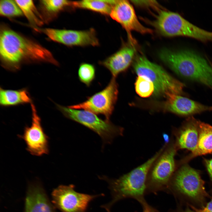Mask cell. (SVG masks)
Masks as SVG:
<instances>
[{
	"instance_id": "83f0119b",
	"label": "cell",
	"mask_w": 212,
	"mask_h": 212,
	"mask_svg": "<svg viewBox=\"0 0 212 212\" xmlns=\"http://www.w3.org/2000/svg\"><path fill=\"white\" fill-rule=\"evenodd\" d=\"M140 203L143 209V212H157L156 210L149 205L145 200Z\"/></svg>"
},
{
	"instance_id": "cb8c5ba5",
	"label": "cell",
	"mask_w": 212,
	"mask_h": 212,
	"mask_svg": "<svg viewBox=\"0 0 212 212\" xmlns=\"http://www.w3.org/2000/svg\"><path fill=\"white\" fill-rule=\"evenodd\" d=\"M96 69L92 64L83 62L80 65L78 75L80 81L89 87L95 77Z\"/></svg>"
},
{
	"instance_id": "6da1fadb",
	"label": "cell",
	"mask_w": 212,
	"mask_h": 212,
	"mask_svg": "<svg viewBox=\"0 0 212 212\" xmlns=\"http://www.w3.org/2000/svg\"><path fill=\"white\" fill-rule=\"evenodd\" d=\"M0 57L3 67L12 71L19 69L27 62H44L59 65L48 50L4 25L0 28Z\"/></svg>"
},
{
	"instance_id": "5bb4252c",
	"label": "cell",
	"mask_w": 212,
	"mask_h": 212,
	"mask_svg": "<svg viewBox=\"0 0 212 212\" xmlns=\"http://www.w3.org/2000/svg\"><path fill=\"white\" fill-rule=\"evenodd\" d=\"M162 104V109L181 116H186L212 110V106L205 105L180 95L171 94Z\"/></svg>"
},
{
	"instance_id": "ffe728a7",
	"label": "cell",
	"mask_w": 212,
	"mask_h": 212,
	"mask_svg": "<svg viewBox=\"0 0 212 212\" xmlns=\"http://www.w3.org/2000/svg\"><path fill=\"white\" fill-rule=\"evenodd\" d=\"M74 8L89 10L103 15H110L111 0H84L73 1Z\"/></svg>"
},
{
	"instance_id": "7402d4cb",
	"label": "cell",
	"mask_w": 212,
	"mask_h": 212,
	"mask_svg": "<svg viewBox=\"0 0 212 212\" xmlns=\"http://www.w3.org/2000/svg\"><path fill=\"white\" fill-rule=\"evenodd\" d=\"M40 3L44 13L48 17H54L67 7H73V1L66 0H42Z\"/></svg>"
},
{
	"instance_id": "7a4b0ae2",
	"label": "cell",
	"mask_w": 212,
	"mask_h": 212,
	"mask_svg": "<svg viewBox=\"0 0 212 212\" xmlns=\"http://www.w3.org/2000/svg\"><path fill=\"white\" fill-rule=\"evenodd\" d=\"M204 185L200 172L185 164L176 169L166 192L172 194L181 203L201 208L206 203L207 198H212Z\"/></svg>"
},
{
	"instance_id": "30bf717a",
	"label": "cell",
	"mask_w": 212,
	"mask_h": 212,
	"mask_svg": "<svg viewBox=\"0 0 212 212\" xmlns=\"http://www.w3.org/2000/svg\"><path fill=\"white\" fill-rule=\"evenodd\" d=\"M74 187L72 184L61 185L54 189L52 193L54 207L62 212H86L90 203L102 195L79 193L75 190Z\"/></svg>"
},
{
	"instance_id": "9a60e30c",
	"label": "cell",
	"mask_w": 212,
	"mask_h": 212,
	"mask_svg": "<svg viewBox=\"0 0 212 212\" xmlns=\"http://www.w3.org/2000/svg\"><path fill=\"white\" fill-rule=\"evenodd\" d=\"M133 45L122 47L106 59L99 61V63L108 69L112 77L115 78L125 71L131 63L136 52Z\"/></svg>"
},
{
	"instance_id": "484cf974",
	"label": "cell",
	"mask_w": 212,
	"mask_h": 212,
	"mask_svg": "<svg viewBox=\"0 0 212 212\" xmlns=\"http://www.w3.org/2000/svg\"><path fill=\"white\" fill-rule=\"evenodd\" d=\"M188 205L196 212H212V198L210 201L201 208H198L190 205Z\"/></svg>"
},
{
	"instance_id": "603a6c76",
	"label": "cell",
	"mask_w": 212,
	"mask_h": 212,
	"mask_svg": "<svg viewBox=\"0 0 212 212\" xmlns=\"http://www.w3.org/2000/svg\"><path fill=\"white\" fill-rule=\"evenodd\" d=\"M135 85L136 92L140 97H147L153 94L154 91L153 84L147 77L138 75Z\"/></svg>"
},
{
	"instance_id": "e0dca14e",
	"label": "cell",
	"mask_w": 212,
	"mask_h": 212,
	"mask_svg": "<svg viewBox=\"0 0 212 212\" xmlns=\"http://www.w3.org/2000/svg\"><path fill=\"white\" fill-rule=\"evenodd\" d=\"M199 122L193 117H190L176 132L174 143L177 150L186 149L191 153L195 151L199 137Z\"/></svg>"
},
{
	"instance_id": "8fae6325",
	"label": "cell",
	"mask_w": 212,
	"mask_h": 212,
	"mask_svg": "<svg viewBox=\"0 0 212 212\" xmlns=\"http://www.w3.org/2000/svg\"><path fill=\"white\" fill-rule=\"evenodd\" d=\"M38 30L51 40L68 46H97L99 45L96 32L93 28L76 30L38 28L37 29Z\"/></svg>"
},
{
	"instance_id": "4316f807",
	"label": "cell",
	"mask_w": 212,
	"mask_h": 212,
	"mask_svg": "<svg viewBox=\"0 0 212 212\" xmlns=\"http://www.w3.org/2000/svg\"><path fill=\"white\" fill-rule=\"evenodd\" d=\"M205 166L212 183V158L210 159H204Z\"/></svg>"
},
{
	"instance_id": "7c38bea8",
	"label": "cell",
	"mask_w": 212,
	"mask_h": 212,
	"mask_svg": "<svg viewBox=\"0 0 212 212\" xmlns=\"http://www.w3.org/2000/svg\"><path fill=\"white\" fill-rule=\"evenodd\" d=\"M31 105L32 124L25 128L23 134L20 137L25 142L29 153L33 155L41 156L49 153V139L42 127L35 106L32 102Z\"/></svg>"
},
{
	"instance_id": "8992f818",
	"label": "cell",
	"mask_w": 212,
	"mask_h": 212,
	"mask_svg": "<svg viewBox=\"0 0 212 212\" xmlns=\"http://www.w3.org/2000/svg\"><path fill=\"white\" fill-rule=\"evenodd\" d=\"M133 67L137 74L147 77L153 82L155 96L166 97L171 94L180 95L183 93V84L172 77L160 66L150 61L144 55H139L136 57Z\"/></svg>"
},
{
	"instance_id": "9c48e42d",
	"label": "cell",
	"mask_w": 212,
	"mask_h": 212,
	"mask_svg": "<svg viewBox=\"0 0 212 212\" xmlns=\"http://www.w3.org/2000/svg\"><path fill=\"white\" fill-rule=\"evenodd\" d=\"M118 93L117 83L115 78L112 77L103 90L87 97L86 100L82 102L68 107L102 115L105 116V119L110 121L117 100Z\"/></svg>"
},
{
	"instance_id": "52a82bcc",
	"label": "cell",
	"mask_w": 212,
	"mask_h": 212,
	"mask_svg": "<svg viewBox=\"0 0 212 212\" xmlns=\"http://www.w3.org/2000/svg\"><path fill=\"white\" fill-rule=\"evenodd\" d=\"M152 164L146 180V194L166 192L171 179L176 168L175 157L177 150L174 142H167Z\"/></svg>"
},
{
	"instance_id": "f1b7e54d",
	"label": "cell",
	"mask_w": 212,
	"mask_h": 212,
	"mask_svg": "<svg viewBox=\"0 0 212 212\" xmlns=\"http://www.w3.org/2000/svg\"><path fill=\"white\" fill-rule=\"evenodd\" d=\"M187 205V206L184 208L179 206L176 209L171 212H196L190 207L191 209H190V207Z\"/></svg>"
},
{
	"instance_id": "4fadbf2b",
	"label": "cell",
	"mask_w": 212,
	"mask_h": 212,
	"mask_svg": "<svg viewBox=\"0 0 212 212\" xmlns=\"http://www.w3.org/2000/svg\"><path fill=\"white\" fill-rule=\"evenodd\" d=\"M110 15L125 30L132 43L135 44L131 34L132 32L135 31L143 34L153 33L151 29L140 23L132 6L128 1L116 0L112 6Z\"/></svg>"
},
{
	"instance_id": "d4e9b609",
	"label": "cell",
	"mask_w": 212,
	"mask_h": 212,
	"mask_svg": "<svg viewBox=\"0 0 212 212\" xmlns=\"http://www.w3.org/2000/svg\"><path fill=\"white\" fill-rule=\"evenodd\" d=\"M23 14L15 0H0V14L1 16L12 17L20 16Z\"/></svg>"
},
{
	"instance_id": "3957f363",
	"label": "cell",
	"mask_w": 212,
	"mask_h": 212,
	"mask_svg": "<svg viewBox=\"0 0 212 212\" xmlns=\"http://www.w3.org/2000/svg\"><path fill=\"white\" fill-rule=\"evenodd\" d=\"M161 148L145 162L117 179L109 181L111 201L102 207L108 212L115 203L126 198H132L140 203L145 200L148 175L152 164L162 151Z\"/></svg>"
},
{
	"instance_id": "ba28073f",
	"label": "cell",
	"mask_w": 212,
	"mask_h": 212,
	"mask_svg": "<svg viewBox=\"0 0 212 212\" xmlns=\"http://www.w3.org/2000/svg\"><path fill=\"white\" fill-rule=\"evenodd\" d=\"M58 109L67 118L94 131L101 137L104 144H110L116 137L122 136L124 129L110 121L103 120L90 111L74 109L57 104Z\"/></svg>"
},
{
	"instance_id": "44dd1931",
	"label": "cell",
	"mask_w": 212,
	"mask_h": 212,
	"mask_svg": "<svg viewBox=\"0 0 212 212\" xmlns=\"http://www.w3.org/2000/svg\"><path fill=\"white\" fill-rule=\"evenodd\" d=\"M29 21L36 29L43 24L42 16L38 11L32 0H15Z\"/></svg>"
},
{
	"instance_id": "2e32d148",
	"label": "cell",
	"mask_w": 212,
	"mask_h": 212,
	"mask_svg": "<svg viewBox=\"0 0 212 212\" xmlns=\"http://www.w3.org/2000/svg\"><path fill=\"white\" fill-rule=\"evenodd\" d=\"M24 212H55L42 186L30 184L27 189Z\"/></svg>"
},
{
	"instance_id": "ac0fdd59",
	"label": "cell",
	"mask_w": 212,
	"mask_h": 212,
	"mask_svg": "<svg viewBox=\"0 0 212 212\" xmlns=\"http://www.w3.org/2000/svg\"><path fill=\"white\" fill-rule=\"evenodd\" d=\"M212 153V125L199 122V135L196 149L181 160L182 164L193 158Z\"/></svg>"
},
{
	"instance_id": "277c9868",
	"label": "cell",
	"mask_w": 212,
	"mask_h": 212,
	"mask_svg": "<svg viewBox=\"0 0 212 212\" xmlns=\"http://www.w3.org/2000/svg\"><path fill=\"white\" fill-rule=\"evenodd\" d=\"M160 59L180 76L212 88V67L203 57L189 51L163 49Z\"/></svg>"
},
{
	"instance_id": "5b68a950",
	"label": "cell",
	"mask_w": 212,
	"mask_h": 212,
	"mask_svg": "<svg viewBox=\"0 0 212 212\" xmlns=\"http://www.w3.org/2000/svg\"><path fill=\"white\" fill-rule=\"evenodd\" d=\"M150 24L163 36H183L202 41L212 40V32L197 27L175 12L159 10L156 19Z\"/></svg>"
},
{
	"instance_id": "d6986e66",
	"label": "cell",
	"mask_w": 212,
	"mask_h": 212,
	"mask_svg": "<svg viewBox=\"0 0 212 212\" xmlns=\"http://www.w3.org/2000/svg\"><path fill=\"white\" fill-rule=\"evenodd\" d=\"M32 100L26 89L13 90L0 89V104L4 107L31 103Z\"/></svg>"
}]
</instances>
